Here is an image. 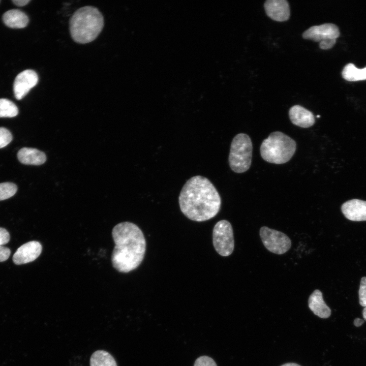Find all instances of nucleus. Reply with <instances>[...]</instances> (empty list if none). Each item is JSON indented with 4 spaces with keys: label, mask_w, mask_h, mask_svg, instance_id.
I'll return each mask as SVG.
<instances>
[{
    "label": "nucleus",
    "mask_w": 366,
    "mask_h": 366,
    "mask_svg": "<svg viewBox=\"0 0 366 366\" xmlns=\"http://www.w3.org/2000/svg\"><path fill=\"white\" fill-rule=\"evenodd\" d=\"M182 213L188 219L203 222L215 217L221 205L220 196L207 178L196 175L183 186L178 197Z\"/></svg>",
    "instance_id": "1"
},
{
    "label": "nucleus",
    "mask_w": 366,
    "mask_h": 366,
    "mask_svg": "<svg viewBox=\"0 0 366 366\" xmlns=\"http://www.w3.org/2000/svg\"><path fill=\"white\" fill-rule=\"evenodd\" d=\"M115 243L111 262L117 271L127 273L137 268L146 252V240L140 228L129 222L120 223L112 229Z\"/></svg>",
    "instance_id": "2"
},
{
    "label": "nucleus",
    "mask_w": 366,
    "mask_h": 366,
    "mask_svg": "<svg viewBox=\"0 0 366 366\" xmlns=\"http://www.w3.org/2000/svg\"><path fill=\"white\" fill-rule=\"evenodd\" d=\"M72 38L76 43L86 44L95 40L104 26V18L93 6H85L76 10L69 22Z\"/></svg>",
    "instance_id": "3"
},
{
    "label": "nucleus",
    "mask_w": 366,
    "mask_h": 366,
    "mask_svg": "<svg viewBox=\"0 0 366 366\" xmlns=\"http://www.w3.org/2000/svg\"><path fill=\"white\" fill-rule=\"evenodd\" d=\"M296 148L295 141L285 134L277 131L271 133L260 146V154L266 162L276 164L289 161Z\"/></svg>",
    "instance_id": "4"
},
{
    "label": "nucleus",
    "mask_w": 366,
    "mask_h": 366,
    "mask_svg": "<svg viewBox=\"0 0 366 366\" xmlns=\"http://www.w3.org/2000/svg\"><path fill=\"white\" fill-rule=\"evenodd\" d=\"M252 143L244 133L237 134L231 143L228 161L230 168L236 173H243L250 167L252 157Z\"/></svg>",
    "instance_id": "5"
},
{
    "label": "nucleus",
    "mask_w": 366,
    "mask_h": 366,
    "mask_svg": "<svg viewBox=\"0 0 366 366\" xmlns=\"http://www.w3.org/2000/svg\"><path fill=\"white\" fill-rule=\"evenodd\" d=\"M212 242L216 252L221 256L230 255L234 248L233 232L230 223L222 220L218 222L212 231Z\"/></svg>",
    "instance_id": "6"
},
{
    "label": "nucleus",
    "mask_w": 366,
    "mask_h": 366,
    "mask_svg": "<svg viewBox=\"0 0 366 366\" xmlns=\"http://www.w3.org/2000/svg\"><path fill=\"white\" fill-rule=\"evenodd\" d=\"M260 236L264 247L270 252L281 255L291 248V241L285 233L263 226L260 229Z\"/></svg>",
    "instance_id": "7"
},
{
    "label": "nucleus",
    "mask_w": 366,
    "mask_h": 366,
    "mask_svg": "<svg viewBox=\"0 0 366 366\" xmlns=\"http://www.w3.org/2000/svg\"><path fill=\"white\" fill-rule=\"evenodd\" d=\"M38 82L37 73L32 70H24L17 75L13 84L15 97L19 100L25 97Z\"/></svg>",
    "instance_id": "8"
},
{
    "label": "nucleus",
    "mask_w": 366,
    "mask_h": 366,
    "mask_svg": "<svg viewBox=\"0 0 366 366\" xmlns=\"http://www.w3.org/2000/svg\"><path fill=\"white\" fill-rule=\"evenodd\" d=\"M339 36L338 27L332 23L313 26L304 31L302 34V37L305 39L319 42L328 40H336Z\"/></svg>",
    "instance_id": "9"
},
{
    "label": "nucleus",
    "mask_w": 366,
    "mask_h": 366,
    "mask_svg": "<svg viewBox=\"0 0 366 366\" xmlns=\"http://www.w3.org/2000/svg\"><path fill=\"white\" fill-rule=\"evenodd\" d=\"M42 250V245L39 241L27 242L17 250L13 256V261L17 265L32 262L40 256Z\"/></svg>",
    "instance_id": "10"
},
{
    "label": "nucleus",
    "mask_w": 366,
    "mask_h": 366,
    "mask_svg": "<svg viewBox=\"0 0 366 366\" xmlns=\"http://www.w3.org/2000/svg\"><path fill=\"white\" fill-rule=\"evenodd\" d=\"M341 210L344 216L350 221H366V201L357 199L348 200L343 204Z\"/></svg>",
    "instance_id": "11"
},
{
    "label": "nucleus",
    "mask_w": 366,
    "mask_h": 366,
    "mask_svg": "<svg viewBox=\"0 0 366 366\" xmlns=\"http://www.w3.org/2000/svg\"><path fill=\"white\" fill-rule=\"evenodd\" d=\"M267 15L273 20L285 21L290 16V9L286 0H267L264 3Z\"/></svg>",
    "instance_id": "12"
},
{
    "label": "nucleus",
    "mask_w": 366,
    "mask_h": 366,
    "mask_svg": "<svg viewBox=\"0 0 366 366\" xmlns=\"http://www.w3.org/2000/svg\"><path fill=\"white\" fill-rule=\"evenodd\" d=\"M289 116L293 124L301 128H309L315 124V119L313 113L299 105L291 107Z\"/></svg>",
    "instance_id": "13"
},
{
    "label": "nucleus",
    "mask_w": 366,
    "mask_h": 366,
    "mask_svg": "<svg viewBox=\"0 0 366 366\" xmlns=\"http://www.w3.org/2000/svg\"><path fill=\"white\" fill-rule=\"evenodd\" d=\"M308 305L313 313L320 318L326 319L331 315V309L324 302L322 293L318 289L314 290L309 296Z\"/></svg>",
    "instance_id": "14"
},
{
    "label": "nucleus",
    "mask_w": 366,
    "mask_h": 366,
    "mask_svg": "<svg viewBox=\"0 0 366 366\" xmlns=\"http://www.w3.org/2000/svg\"><path fill=\"white\" fill-rule=\"evenodd\" d=\"M18 160L25 165H40L46 161V155L37 149L23 147L17 153Z\"/></svg>",
    "instance_id": "15"
},
{
    "label": "nucleus",
    "mask_w": 366,
    "mask_h": 366,
    "mask_svg": "<svg viewBox=\"0 0 366 366\" xmlns=\"http://www.w3.org/2000/svg\"><path fill=\"white\" fill-rule=\"evenodd\" d=\"M3 20L7 26L14 28L25 27L28 22L27 16L18 10H10L5 12Z\"/></svg>",
    "instance_id": "16"
},
{
    "label": "nucleus",
    "mask_w": 366,
    "mask_h": 366,
    "mask_svg": "<svg viewBox=\"0 0 366 366\" xmlns=\"http://www.w3.org/2000/svg\"><path fill=\"white\" fill-rule=\"evenodd\" d=\"M90 366H117L114 357L108 352L99 350L93 353Z\"/></svg>",
    "instance_id": "17"
},
{
    "label": "nucleus",
    "mask_w": 366,
    "mask_h": 366,
    "mask_svg": "<svg viewBox=\"0 0 366 366\" xmlns=\"http://www.w3.org/2000/svg\"><path fill=\"white\" fill-rule=\"evenodd\" d=\"M342 75L345 80L349 81H357L366 80V67L357 68L355 66L349 63L343 69Z\"/></svg>",
    "instance_id": "18"
},
{
    "label": "nucleus",
    "mask_w": 366,
    "mask_h": 366,
    "mask_svg": "<svg viewBox=\"0 0 366 366\" xmlns=\"http://www.w3.org/2000/svg\"><path fill=\"white\" fill-rule=\"evenodd\" d=\"M18 113L16 105L7 99H0V117H13Z\"/></svg>",
    "instance_id": "19"
},
{
    "label": "nucleus",
    "mask_w": 366,
    "mask_h": 366,
    "mask_svg": "<svg viewBox=\"0 0 366 366\" xmlns=\"http://www.w3.org/2000/svg\"><path fill=\"white\" fill-rule=\"evenodd\" d=\"M17 186L12 182H2L0 184V201L7 199L12 197L16 193Z\"/></svg>",
    "instance_id": "20"
},
{
    "label": "nucleus",
    "mask_w": 366,
    "mask_h": 366,
    "mask_svg": "<svg viewBox=\"0 0 366 366\" xmlns=\"http://www.w3.org/2000/svg\"><path fill=\"white\" fill-rule=\"evenodd\" d=\"M12 139V134L8 129L0 127V148L7 146Z\"/></svg>",
    "instance_id": "21"
},
{
    "label": "nucleus",
    "mask_w": 366,
    "mask_h": 366,
    "mask_svg": "<svg viewBox=\"0 0 366 366\" xmlns=\"http://www.w3.org/2000/svg\"><path fill=\"white\" fill-rule=\"evenodd\" d=\"M359 302L360 306L366 307V277L361 279L358 291Z\"/></svg>",
    "instance_id": "22"
},
{
    "label": "nucleus",
    "mask_w": 366,
    "mask_h": 366,
    "mask_svg": "<svg viewBox=\"0 0 366 366\" xmlns=\"http://www.w3.org/2000/svg\"><path fill=\"white\" fill-rule=\"evenodd\" d=\"M194 366H217L215 360L207 356H201L195 360Z\"/></svg>",
    "instance_id": "23"
},
{
    "label": "nucleus",
    "mask_w": 366,
    "mask_h": 366,
    "mask_svg": "<svg viewBox=\"0 0 366 366\" xmlns=\"http://www.w3.org/2000/svg\"><path fill=\"white\" fill-rule=\"evenodd\" d=\"M10 240V234L8 231L0 227V246L7 243Z\"/></svg>",
    "instance_id": "24"
},
{
    "label": "nucleus",
    "mask_w": 366,
    "mask_h": 366,
    "mask_svg": "<svg viewBox=\"0 0 366 366\" xmlns=\"http://www.w3.org/2000/svg\"><path fill=\"white\" fill-rule=\"evenodd\" d=\"M11 254L10 250L3 246H0V262L7 260Z\"/></svg>",
    "instance_id": "25"
},
{
    "label": "nucleus",
    "mask_w": 366,
    "mask_h": 366,
    "mask_svg": "<svg viewBox=\"0 0 366 366\" xmlns=\"http://www.w3.org/2000/svg\"><path fill=\"white\" fill-rule=\"evenodd\" d=\"M336 42V40H328L319 42V47L322 49H328L332 48Z\"/></svg>",
    "instance_id": "26"
},
{
    "label": "nucleus",
    "mask_w": 366,
    "mask_h": 366,
    "mask_svg": "<svg viewBox=\"0 0 366 366\" xmlns=\"http://www.w3.org/2000/svg\"><path fill=\"white\" fill-rule=\"evenodd\" d=\"M30 2V0H13V3L17 6H24Z\"/></svg>",
    "instance_id": "27"
},
{
    "label": "nucleus",
    "mask_w": 366,
    "mask_h": 366,
    "mask_svg": "<svg viewBox=\"0 0 366 366\" xmlns=\"http://www.w3.org/2000/svg\"><path fill=\"white\" fill-rule=\"evenodd\" d=\"M364 322V321L359 318H356L354 321V324L355 326L358 327L361 326Z\"/></svg>",
    "instance_id": "28"
},
{
    "label": "nucleus",
    "mask_w": 366,
    "mask_h": 366,
    "mask_svg": "<svg viewBox=\"0 0 366 366\" xmlns=\"http://www.w3.org/2000/svg\"><path fill=\"white\" fill-rule=\"evenodd\" d=\"M281 366H301L298 364H297L296 363H293V362H289L285 363Z\"/></svg>",
    "instance_id": "29"
},
{
    "label": "nucleus",
    "mask_w": 366,
    "mask_h": 366,
    "mask_svg": "<svg viewBox=\"0 0 366 366\" xmlns=\"http://www.w3.org/2000/svg\"><path fill=\"white\" fill-rule=\"evenodd\" d=\"M362 316L365 320H366V307L363 309Z\"/></svg>",
    "instance_id": "30"
},
{
    "label": "nucleus",
    "mask_w": 366,
    "mask_h": 366,
    "mask_svg": "<svg viewBox=\"0 0 366 366\" xmlns=\"http://www.w3.org/2000/svg\"><path fill=\"white\" fill-rule=\"evenodd\" d=\"M317 117H320V116H319V115H318V116H317Z\"/></svg>",
    "instance_id": "31"
}]
</instances>
